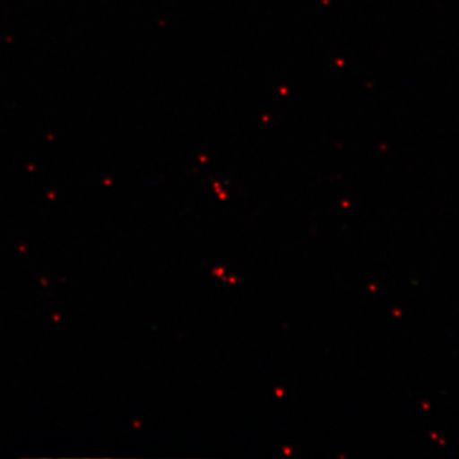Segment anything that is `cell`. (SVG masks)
Returning a JSON list of instances; mask_svg holds the SVG:
<instances>
[]
</instances>
